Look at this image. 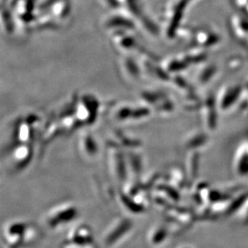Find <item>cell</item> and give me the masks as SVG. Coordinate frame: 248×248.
I'll use <instances>...</instances> for the list:
<instances>
[{
    "mask_svg": "<svg viewBox=\"0 0 248 248\" xmlns=\"http://www.w3.org/2000/svg\"><path fill=\"white\" fill-rule=\"evenodd\" d=\"M32 154V150L28 144L18 145L12 150V157L13 164L16 165L17 167L25 166L30 161Z\"/></svg>",
    "mask_w": 248,
    "mask_h": 248,
    "instance_id": "7",
    "label": "cell"
},
{
    "mask_svg": "<svg viewBox=\"0 0 248 248\" xmlns=\"http://www.w3.org/2000/svg\"><path fill=\"white\" fill-rule=\"evenodd\" d=\"M32 129L26 123L19 124L16 129V134H15L16 140L23 144H28L32 139Z\"/></svg>",
    "mask_w": 248,
    "mask_h": 248,
    "instance_id": "8",
    "label": "cell"
},
{
    "mask_svg": "<svg viewBox=\"0 0 248 248\" xmlns=\"http://www.w3.org/2000/svg\"><path fill=\"white\" fill-rule=\"evenodd\" d=\"M79 150L86 159H93L99 153L98 145L95 138L89 133L81 134L78 140Z\"/></svg>",
    "mask_w": 248,
    "mask_h": 248,
    "instance_id": "6",
    "label": "cell"
},
{
    "mask_svg": "<svg viewBox=\"0 0 248 248\" xmlns=\"http://www.w3.org/2000/svg\"><path fill=\"white\" fill-rule=\"evenodd\" d=\"M108 170L115 180L118 183H125L129 173L127 158L124 157L118 145H111L107 151Z\"/></svg>",
    "mask_w": 248,
    "mask_h": 248,
    "instance_id": "4",
    "label": "cell"
},
{
    "mask_svg": "<svg viewBox=\"0 0 248 248\" xmlns=\"http://www.w3.org/2000/svg\"><path fill=\"white\" fill-rule=\"evenodd\" d=\"M65 241L84 244L95 243L91 228L85 224L77 225L73 227L66 235Z\"/></svg>",
    "mask_w": 248,
    "mask_h": 248,
    "instance_id": "5",
    "label": "cell"
},
{
    "mask_svg": "<svg viewBox=\"0 0 248 248\" xmlns=\"http://www.w3.org/2000/svg\"><path fill=\"white\" fill-rule=\"evenodd\" d=\"M78 215V206L72 202H63L47 211L45 217V224L51 231H59L75 220Z\"/></svg>",
    "mask_w": 248,
    "mask_h": 248,
    "instance_id": "2",
    "label": "cell"
},
{
    "mask_svg": "<svg viewBox=\"0 0 248 248\" xmlns=\"http://www.w3.org/2000/svg\"><path fill=\"white\" fill-rule=\"evenodd\" d=\"M61 248H97L96 244H78L73 242L63 241Z\"/></svg>",
    "mask_w": 248,
    "mask_h": 248,
    "instance_id": "9",
    "label": "cell"
},
{
    "mask_svg": "<svg viewBox=\"0 0 248 248\" xmlns=\"http://www.w3.org/2000/svg\"><path fill=\"white\" fill-rule=\"evenodd\" d=\"M134 229V224L129 218L115 219L104 234V244L107 248H116L129 239Z\"/></svg>",
    "mask_w": 248,
    "mask_h": 248,
    "instance_id": "3",
    "label": "cell"
},
{
    "mask_svg": "<svg viewBox=\"0 0 248 248\" xmlns=\"http://www.w3.org/2000/svg\"><path fill=\"white\" fill-rule=\"evenodd\" d=\"M40 231L35 225L23 221H12L2 229V239L7 248H23L39 240Z\"/></svg>",
    "mask_w": 248,
    "mask_h": 248,
    "instance_id": "1",
    "label": "cell"
}]
</instances>
